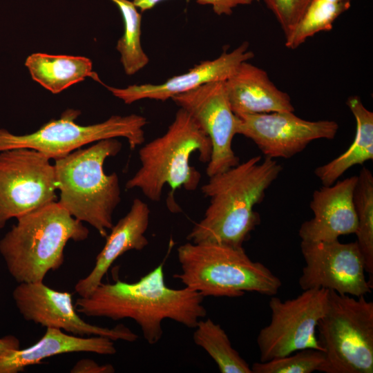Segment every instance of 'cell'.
<instances>
[{
	"mask_svg": "<svg viewBox=\"0 0 373 373\" xmlns=\"http://www.w3.org/2000/svg\"><path fill=\"white\" fill-rule=\"evenodd\" d=\"M356 182L357 175H353L314 191L309 204L314 216L298 229L302 241H332L355 233L357 218L353 196Z\"/></svg>",
	"mask_w": 373,
	"mask_h": 373,
	"instance_id": "cell-16",
	"label": "cell"
},
{
	"mask_svg": "<svg viewBox=\"0 0 373 373\" xmlns=\"http://www.w3.org/2000/svg\"><path fill=\"white\" fill-rule=\"evenodd\" d=\"M163 263L137 281L101 283L87 297L75 303L78 313L89 317H105L113 321L133 320L149 344L162 338V323L165 319L195 328L207 314L204 297L187 287L166 286Z\"/></svg>",
	"mask_w": 373,
	"mask_h": 373,
	"instance_id": "cell-1",
	"label": "cell"
},
{
	"mask_svg": "<svg viewBox=\"0 0 373 373\" xmlns=\"http://www.w3.org/2000/svg\"><path fill=\"white\" fill-rule=\"evenodd\" d=\"M324 363L323 351L307 348L265 362H256L251 369L252 373H312L320 372Z\"/></svg>",
	"mask_w": 373,
	"mask_h": 373,
	"instance_id": "cell-26",
	"label": "cell"
},
{
	"mask_svg": "<svg viewBox=\"0 0 373 373\" xmlns=\"http://www.w3.org/2000/svg\"><path fill=\"white\" fill-rule=\"evenodd\" d=\"M282 171L276 160L265 157L261 161V156L256 155L209 177L201 191L209 198V204L186 240L243 247L260 222L255 206L262 201Z\"/></svg>",
	"mask_w": 373,
	"mask_h": 373,
	"instance_id": "cell-2",
	"label": "cell"
},
{
	"mask_svg": "<svg viewBox=\"0 0 373 373\" xmlns=\"http://www.w3.org/2000/svg\"><path fill=\"white\" fill-rule=\"evenodd\" d=\"M237 117V134L252 140L265 157L274 160L289 159L314 140H332L339 128L335 121H309L296 116L294 111Z\"/></svg>",
	"mask_w": 373,
	"mask_h": 373,
	"instance_id": "cell-12",
	"label": "cell"
},
{
	"mask_svg": "<svg viewBox=\"0 0 373 373\" xmlns=\"http://www.w3.org/2000/svg\"><path fill=\"white\" fill-rule=\"evenodd\" d=\"M278 22L285 37L303 17L311 0H262Z\"/></svg>",
	"mask_w": 373,
	"mask_h": 373,
	"instance_id": "cell-27",
	"label": "cell"
},
{
	"mask_svg": "<svg viewBox=\"0 0 373 373\" xmlns=\"http://www.w3.org/2000/svg\"><path fill=\"white\" fill-rule=\"evenodd\" d=\"M55 166L32 149L0 152V229L17 218L52 202L57 198Z\"/></svg>",
	"mask_w": 373,
	"mask_h": 373,
	"instance_id": "cell-10",
	"label": "cell"
},
{
	"mask_svg": "<svg viewBox=\"0 0 373 373\" xmlns=\"http://www.w3.org/2000/svg\"><path fill=\"white\" fill-rule=\"evenodd\" d=\"M81 114L77 109H66L59 119H50L37 131L26 135H15L0 128V152L28 148L50 159H59L92 142L116 137L126 138L131 149L145 140L144 128L148 122L137 114L112 115L106 120L83 126L76 123Z\"/></svg>",
	"mask_w": 373,
	"mask_h": 373,
	"instance_id": "cell-8",
	"label": "cell"
},
{
	"mask_svg": "<svg viewBox=\"0 0 373 373\" xmlns=\"http://www.w3.org/2000/svg\"><path fill=\"white\" fill-rule=\"evenodd\" d=\"M351 1L311 0L299 22L285 37V46L295 49L315 34L331 30L335 20L350 9Z\"/></svg>",
	"mask_w": 373,
	"mask_h": 373,
	"instance_id": "cell-24",
	"label": "cell"
},
{
	"mask_svg": "<svg viewBox=\"0 0 373 373\" xmlns=\"http://www.w3.org/2000/svg\"><path fill=\"white\" fill-rule=\"evenodd\" d=\"M17 220L0 240V254L18 283L44 282L49 271L64 264L67 242L84 240L89 233L55 201Z\"/></svg>",
	"mask_w": 373,
	"mask_h": 373,
	"instance_id": "cell-4",
	"label": "cell"
},
{
	"mask_svg": "<svg viewBox=\"0 0 373 373\" xmlns=\"http://www.w3.org/2000/svg\"><path fill=\"white\" fill-rule=\"evenodd\" d=\"M122 146L115 138L106 139L55 160L59 203L104 238L113 226V214L121 202V188L117 173L106 174L104 165Z\"/></svg>",
	"mask_w": 373,
	"mask_h": 373,
	"instance_id": "cell-5",
	"label": "cell"
},
{
	"mask_svg": "<svg viewBox=\"0 0 373 373\" xmlns=\"http://www.w3.org/2000/svg\"><path fill=\"white\" fill-rule=\"evenodd\" d=\"M115 367L111 364H98L93 359L83 358L78 361L70 370L71 373H113Z\"/></svg>",
	"mask_w": 373,
	"mask_h": 373,
	"instance_id": "cell-29",
	"label": "cell"
},
{
	"mask_svg": "<svg viewBox=\"0 0 373 373\" xmlns=\"http://www.w3.org/2000/svg\"><path fill=\"white\" fill-rule=\"evenodd\" d=\"M305 265L298 279L302 290L324 289L354 297L372 292L365 263L356 241H302Z\"/></svg>",
	"mask_w": 373,
	"mask_h": 373,
	"instance_id": "cell-11",
	"label": "cell"
},
{
	"mask_svg": "<svg viewBox=\"0 0 373 373\" xmlns=\"http://www.w3.org/2000/svg\"><path fill=\"white\" fill-rule=\"evenodd\" d=\"M347 105L356 120L354 140L339 156L315 169V175L324 186L334 184L351 167L373 159V113L358 96L348 97Z\"/></svg>",
	"mask_w": 373,
	"mask_h": 373,
	"instance_id": "cell-20",
	"label": "cell"
},
{
	"mask_svg": "<svg viewBox=\"0 0 373 373\" xmlns=\"http://www.w3.org/2000/svg\"><path fill=\"white\" fill-rule=\"evenodd\" d=\"M119 10L124 22V34L117 41L116 48L127 75H133L149 62L141 44L142 15L133 1L111 0Z\"/></svg>",
	"mask_w": 373,
	"mask_h": 373,
	"instance_id": "cell-25",
	"label": "cell"
},
{
	"mask_svg": "<svg viewBox=\"0 0 373 373\" xmlns=\"http://www.w3.org/2000/svg\"><path fill=\"white\" fill-rule=\"evenodd\" d=\"M20 348V341L15 336L8 335L0 338V358Z\"/></svg>",
	"mask_w": 373,
	"mask_h": 373,
	"instance_id": "cell-30",
	"label": "cell"
},
{
	"mask_svg": "<svg viewBox=\"0 0 373 373\" xmlns=\"http://www.w3.org/2000/svg\"><path fill=\"white\" fill-rule=\"evenodd\" d=\"M171 99L196 120L211 140L212 153L206 170L209 177L240 163L232 148L238 117L229 104L224 81L204 84Z\"/></svg>",
	"mask_w": 373,
	"mask_h": 373,
	"instance_id": "cell-14",
	"label": "cell"
},
{
	"mask_svg": "<svg viewBox=\"0 0 373 373\" xmlns=\"http://www.w3.org/2000/svg\"><path fill=\"white\" fill-rule=\"evenodd\" d=\"M193 339L216 363L221 373H252L251 367L232 347L226 332L211 318L198 322Z\"/></svg>",
	"mask_w": 373,
	"mask_h": 373,
	"instance_id": "cell-22",
	"label": "cell"
},
{
	"mask_svg": "<svg viewBox=\"0 0 373 373\" xmlns=\"http://www.w3.org/2000/svg\"><path fill=\"white\" fill-rule=\"evenodd\" d=\"M150 214L146 203L139 198L133 200L128 212L110 229L93 269L75 285V292L80 297H87L93 292L119 256L130 250L141 251L148 245L145 233L149 228Z\"/></svg>",
	"mask_w": 373,
	"mask_h": 373,
	"instance_id": "cell-17",
	"label": "cell"
},
{
	"mask_svg": "<svg viewBox=\"0 0 373 373\" xmlns=\"http://www.w3.org/2000/svg\"><path fill=\"white\" fill-rule=\"evenodd\" d=\"M25 65L32 79L54 94L59 93L86 77L102 84L87 57L41 52L28 56Z\"/></svg>",
	"mask_w": 373,
	"mask_h": 373,
	"instance_id": "cell-21",
	"label": "cell"
},
{
	"mask_svg": "<svg viewBox=\"0 0 373 373\" xmlns=\"http://www.w3.org/2000/svg\"><path fill=\"white\" fill-rule=\"evenodd\" d=\"M195 152L200 161L208 163L212 153L211 140L196 120L180 108L166 131L140 149V167L126 182V189H138L150 200L158 202L167 184L171 188L168 209L180 212L174 200L175 191L180 188L194 191L200 182L201 173L189 162Z\"/></svg>",
	"mask_w": 373,
	"mask_h": 373,
	"instance_id": "cell-3",
	"label": "cell"
},
{
	"mask_svg": "<svg viewBox=\"0 0 373 373\" xmlns=\"http://www.w3.org/2000/svg\"><path fill=\"white\" fill-rule=\"evenodd\" d=\"M73 352L113 355L114 341L101 336H80L56 328H46L43 336L32 345L18 349L0 358V373H18L47 358Z\"/></svg>",
	"mask_w": 373,
	"mask_h": 373,
	"instance_id": "cell-19",
	"label": "cell"
},
{
	"mask_svg": "<svg viewBox=\"0 0 373 373\" xmlns=\"http://www.w3.org/2000/svg\"><path fill=\"white\" fill-rule=\"evenodd\" d=\"M72 296L52 289L44 282L19 283L12 291L16 307L27 321L80 336H101L130 343L138 338L123 324L108 328L86 322L78 314Z\"/></svg>",
	"mask_w": 373,
	"mask_h": 373,
	"instance_id": "cell-13",
	"label": "cell"
},
{
	"mask_svg": "<svg viewBox=\"0 0 373 373\" xmlns=\"http://www.w3.org/2000/svg\"><path fill=\"white\" fill-rule=\"evenodd\" d=\"M224 86L236 116L294 111L289 95L277 88L265 70L248 61L239 65Z\"/></svg>",
	"mask_w": 373,
	"mask_h": 373,
	"instance_id": "cell-18",
	"label": "cell"
},
{
	"mask_svg": "<svg viewBox=\"0 0 373 373\" xmlns=\"http://www.w3.org/2000/svg\"><path fill=\"white\" fill-rule=\"evenodd\" d=\"M354 204L357 218L355 232L356 242L365 263L369 281L373 278V175L367 167H363L354 191Z\"/></svg>",
	"mask_w": 373,
	"mask_h": 373,
	"instance_id": "cell-23",
	"label": "cell"
},
{
	"mask_svg": "<svg viewBox=\"0 0 373 373\" xmlns=\"http://www.w3.org/2000/svg\"><path fill=\"white\" fill-rule=\"evenodd\" d=\"M329 290L307 289L296 297L282 300L271 296L269 323L257 336L260 361L265 362L304 349L323 351L317 335V325L328 303Z\"/></svg>",
	"mask_w": 373,
	"mask_h": 373,
	"instance_id": "cell-9",
	"label": "cell"
},
{
	"mask_svg": "<svg viewBox=\"0 0 373 373\" xmlns=\"http://www.w3.org/2000/svg\"><path fill=\"white\" fill-rule=\"evenodd\" d=\"M181 273L173 278L204 298L240 297L245 292L269 296L278 294L282 282L268 267L252 260L243 247L202 242L178 248Z\"/></svg>",
	"mask_w": 373,
	"mask_h": 373,
	"instance_id": "cell-6",
	"label": "cell"
},
{
	"mask_svg": "<svg viewBox=\"0 0 373 373\" xmlns=\"http://www.w3.org/2000/svg\"><path fill=\"white\" fill-rule=\"evenodd\" d=\"M165 0H133L135 6L144 12L154 8L157 4ZM258 0H195L200 5H210L213 12L218 15H230L233 10L239 6L250 5Z\"/></svg>",
	"mask_w": 373,
	"mask_h": 373,
	"instance_id": "cell-28",
	"label": "cell"
},
{
	"mask_svg": "<svg viewBox=\"0 0 373 373\" xmlns=\"http://www.w3.org/2000/svg\"><path fill=\"white\" fill-rule=\"evenodd\" d=\"M324 373L373 372V302L329 290L317 325Z\"/></svg>",
	"mask_w": 373,
	"mask_h": 373,
	"instance_id": "cell-7",
	"label": "cell"
},
{
	"mask_svg": "<svg viewBox=\"0 0 373 373\" xmlns=\"http://www.w3.org/2000/svg\"><path fill=\"white\" fill-rule=\"evenodd\" d=\"M254 57V52L249 49V43L245 41L231 52L224 50L218 57L202 61L187 72L173 76L162 84H135L126 88L102 84L126 104L145 99L164 102L204 84L225 81L242 62Z\"/></svg>",
	"mask_w": 373,
	"mask_h": 373,
	"instance_id": "cell-15",
	"label": "cell"
}]
</instances>
